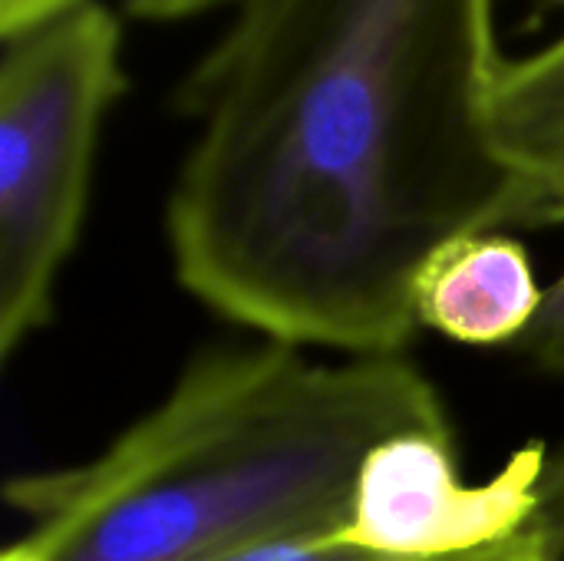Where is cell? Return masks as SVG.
<instances>
[{"label": "cell", "instance_id": "9", "mask_svg": "<svg viewBox=\"0 0 564 561\" xmlns=\"http://www.w3.org/2000/svg\"><path fill=\"white\" fill-rule=\"evenodd\" d=\"M519 347H525V354L535 357L542 367L564 374V274L552 288H545L542 308Z\"/></svg>", "mask_w": 564, "mask_h": 561}, {"label": "cell", "instance_id": "5", "mask_svg": "<svg viewBox=\"0 0 564 561\" xmlns=\"http://www.w3.org/2000/svg\"><path fill=\"white\" fill-rule=\"evenodd\" d=\"M416 321L466 347L519 344L545 291L522 241L502 231L443 245L416 278Z\"/></svg>", "mask_w": 564, "mask_h": 561}, {"label": "cell", "instance_id": "1", "mask_svg": "<svg viewBox=\"0 0 564 561\" xmlns=\"http://www.w3.org/2000/svg\"><path fill=\"white\" fill-rule=\"evenodd\" d=\"M182 89L178 281L291 347L400 354L449 241L519 228L489 106L496 0H235Z\"/></svg>", "mask_w": 564, "mask_h": 561}, {"label": "cell", "instance_id": "6", "mask_svg": "<svg viewBox=\"0 0 564 561\" xmlns=\"http://www.w3.org/2000/svg\"><path fill=\"white\" fill-rule=\"evenodd\" d=\"M489 129L512 175L519 228L564 222V33L502 63Z\"/></svg>", "mask_w": 564, "mask_h": 561}, {"label": "cell", "instance_id": "11", "mask_svg": "<svg viewBox=\"0 0 564 561\" xmlns=\"http://www.w3.org/2000/svg\"><path fill=\"white\" fill-rule=\"evenodd\" d=\"M218 3H228V0H126L129 13H135L142 20H182V17H195Z\"/></svg>", "mask_w": 564, "mask_h": 561}, {"label": "cell", "instance_id": "7", "mask_svg": "<svg viewBox=\"0 0 564 561\" xmlns=\"http://www.w3.org/2000/svg\"><path fill=\"white\" fill-rule=\"evenodd\" d=\"M212 561H387L340 539V532H307L248 542Z\"/></svg>", "mask_w": 564, "mask_h": 561}, {"label": "cell", "instance_id": "2", "mask_svg": "<svg viewBox=\"0 0 564 561\" xmlns=\"http://www.w3.org/2000/svg\"><path fill=\"white\" fill-rule=\"evenodd\" d=\"M400 433H453L400 354L321 364L278 341L205 354L96 460L7 486L23 532L0 561H212L340 532L367 453Z\"/></svg>", "mask_w": 564, "mask_h": 561}, {"label": "cell", "instance_id": "3", "mask_svg": "<svg viewBox=\"0 0 564 561\" xmlns=\"http://www.w3.org/2000/svg\"><path fill=\"white\" fill-rule=\"evenodd\" d=\"M119 20L83 0L3 36L0 63V357L53 317L79 241L99 132L122 89Z\"/></svg>", "mask_w": 564, "mask_h": 561}, {"label": "cell", "instance_id": "4", "mask_svg": "<svg viewBox=\"0 0 564 561\" xmlns=\"http://www.w3.org/2000/svg\"><path fill=\"white\" fill-rule=\"evenodd\" d=\"M545 443L519 446L486 483L459 476L453 433H400L373 446L357 473L340 539L387 561L479 555L522 539L549 470Z\"/></svg>", "mask_w": 564, "mask_h": 561}, {"label": "cell", "instance_id": "8", "mask_svg": "<svg viewBox=\"0 0 564 561\" xmlns=\"http://www.w3.org/2000/svg\"><path fill=\"white\" fill-rule=\"evenodd\" d=\"M529 532L539 539L545 561H564V450L549 460Z\"/></svg>", "mask_w": 564, "mask_h": 561}, {"label": "cell", "instance_id": "12", "mask_svg": "<svg viewBox=\"0 0 564 561\" xmlns=\"http://www.w3.org/2000/svg\"><path fill=\"white\" fill-rule=\"evenodd\" d=\"M443 561H545L542 555V546L532 532H525L522 539L502 546V549H492V552H479V555H463V559H443Z\"/></svg>", "mask_w": 564, "mask_h": 561}, {"label": "cell", "instance_id": "10", "mask_svg": "<svg viewBox=\"0 0 564 561\" xmlns=\"http://www.w3.org/2000/svg\"><path fill=\"white\" fill-rule=\"evenodd\" d=\"M83 0H0V26H3V36H13V33H23L69 7H76Z\"/></svg>", "mask_w": 564, "mask_h": 561}]
</instances>
